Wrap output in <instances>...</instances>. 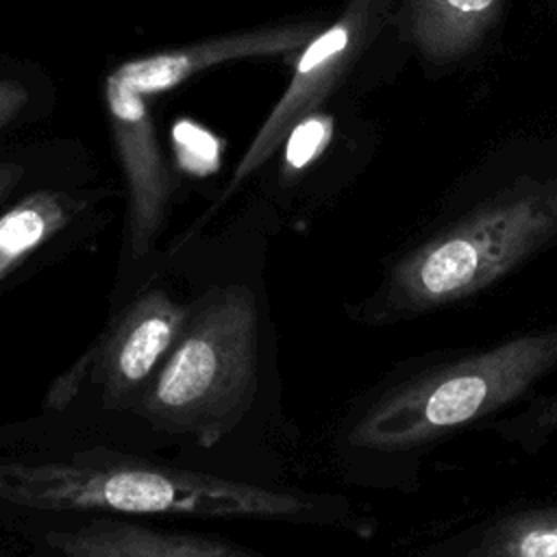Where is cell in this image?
<instances>
[{"label": "cell", "mask_w": 557, "mask_h": 557, "mask_svg": "<svg viewBox=\"0 0 557 557\" xmlns=\"http://www.w3.org/2000/svg\"><path fill=\"white\" fill-rule=\"evenodd\" d=\"M492 557H557V511L518 516L492 533Z\"/></svg>", "instance_id": "12"}, {"label": "cell", "mask_w": 557, "mask_h": 557, "mask_svg": "<svg viewBox=\"0 0 557 557\" xmlns=\"http://www.w3.org/2000/svg\"><path fill=\"white\" fill-rule=\"evenodd\" d=\"M0 500L39 511H107L305 522L315 500L207 472L146 463L109 450L52 461H2Z\"/></svg>", "instance_id": "1"}, {"label": "cell", "mask_w": 557, "mask_h": 557, "mask_svg": "<svg viewBox=\"0 0 557 557\" xmlns=\"http://www.w3.org/2000/svg\"><path fill=\"white\" fill-rule=\"evenodd\" d=\"M259 385V309L246 285L211 287L137 398L133 411L159 431L209 448L250 411Z\"/></svg>", "instance_id": "2"}, {"label": "cell", "mask_w": 557, "mask_h": 557, "mask_svg": "<svg viewBox=\"0 0 557 557\" xmlns=\"http://www.w3.org/2000/svg\"><path fill=\"white\" fill-rule=\"evenodd\" d=\"M24 176V168L17 163H0V198L11 191L20 178Z\"/></svg>", "instance_id": "16"}, {"label": "cell", "mask_w": 557, "mask_h": 557, "mask_svg": "<svg viewBox=\"0 0 557 557\" xmlns=\"http://www.w3.org/2000/svg\"><path fill=\"white\" fill-rule=\"evenodd\" d=\"M555 361L557 329L513 339L400 389L357 424L352 442L400 446L459 426L520 394Z\"/></svg>", "instance_id": "4"}, {"label": "cell", "mask_w": 557, "mask_h": 557, "mask_svg": "<svg viewBox=\"0 0 557 557\" xmlns=\"http://www.w3.org/2000/svg\"><path fill=\"white\" fill-rule=\"evenodd\" d=\"M357 17L359 15L348 13L342 22L333 24L331 28H326L324 33H320L315 39L307 44L283 98L265 117L250 148L244 152L242 161L237 163L233 178L224 191V198L246 176H250L257 168H261L268 161V157H272L281 139L287 135V131L294 128L298 115L307 113L322 98V94L326 91L333 76L337 74V67L352 41Z\"/></svg>", "instance_id": "8"}, {"label": "cell", "mask_w": 557, "mask_h": 557, "mask_svg": "<svg viewBox=\"0 0 557 557\" xmlns=\"http://www.w3.org/2000/svg\"><path fill=\"white\" fill-rule=\"evenodd\" d=\"M178 165L194 176H209L220 168V141L191 120H178L172 128Z\"/></svg>", "instance_id": "13"}, {"label": "cell", "mask_w": 557, "mask_h": 557, "mask_svg": "<svg viewBox=\"0 0 557 557\" xmlns=\"http://www.w3.org/2000/svg\"><path fill=\"white\" fill-rule=\"evenodd\" d=\"M309 24H283L265 26L244 33H233L224 37L205 39L178 50H168L161 54L128 61L113 70L133 89L144 96L161 94L185 83L189 76L207 70L211 65L248 59V57H272L292 52L309 41Z\"/></svg>", "instance_id": "7"}, {"label": "cell", "mask_w": 557, "mask_h": 557, "mask_svg": "<svg viewBox=\"0 0 557 557\" xmlns=\"http://www.w3.org/2000/svg\"><path fill=\"white\" fill-rule=\"evenodd\" d=\"M498 13V0H409V26L420 50L437 61L463 54Z\"/></svg>", "instance_id": "10"}, {"label": "cell", "mask_w": 557, "mask_h": 557, "mask_svg": "<svg viewBox=\"0 0 557 557\" xmlns=\"http://www.w3.org/2000/svg\"><path fill=\"white\" fill-rule=\"evenodd\" d=\"M28 91L15 81H0V128L7 126L26 104Z\"/></svg>", "instance_id": "15"}, {"label": "cell", "mask_w": 557, "mask_h": 557, "mask_svg": "<svg viewBox=\"0 0 557 557\" xmlns=\"http://www.w3.org/2000/svg\"><path fill=\"white\" fill-rule=\"evenodd\" d=\"M44 544L52 557H259L228 542L111 518L50 531Z\"/></svg>", "instance_id": "9"}, {"label": "cell", "mask_w": 557, "mask_h": 557, "mask_svg": "<svg viewBox=\"0 0 557 557\" xmlns=\"http://www.w3.org/2000/svg\"><path fill=\"white\" fill-rule=\"evenodd\" d=\"M557 235V181L524 183L411 252L394 272L398 307L424 309L490 285Z\"/></svg>", "instance_id": "3"}, {"label": "cell", "mask_w": 557, "mask_h": 557, "mask_svg": "<svg viewBox=\"0 0 557 557\" xmlns=\"http://www.w3.org/2000/svg\"><path fill=\"white\" fill-rule=\"evenodd\" d=\"M72 215L65 194L39 189L0 215V281L54 237Z\"/></svg>", "instance_id": "11"}, {"label": "cell", "mask_w": 557, "mask_h": 557, "mask_svg": "<svg viewBox=\"0 0 557 557\" xmlns=\"http://www.w3.org/2000/svg\"><path fill=\"white\" fill-rule=\"evenodd\" d=\"M189 307L174 300L165 289L152 287L128 302L100 333L91 348L54 381L48 407H63L83 381L102 389L107 405L124 403L154 372L178 342Z\"/></svg>", "instance_id": "5"}, {"label": "cell", "mask_w": 557, "mask_h": 557, "mask_svg": "<svg viewBox=\"0 0 557 557\" xmlns=\"http://www.w3.org/2000/svg\"><path fill=\"white\" fill-rule=\"evenodd\" d=\"M107 107L128 183V244L135 257L150 250L170 200V176L157 146L146 96L115 72L104 83Z\"/></svg>", "instance_id": "6"}, {"label": "cell", "mask_w": 557, "mask_h": 557, "mask_svg": "<svg viewBox=\"0 0 557 557\" xmlns=\"http://www.w3.org/2000/svg\"><path fill=\"white\" fill-rule=\"evenodd\" d=\"M333 120L329 115H307L294 124L285 144V168L298 172L307 168L329 144Z\"/></svg>", "instance_id": "14"}]
</instances>
